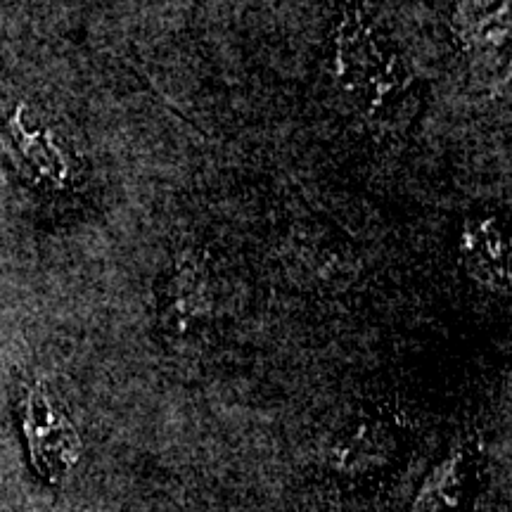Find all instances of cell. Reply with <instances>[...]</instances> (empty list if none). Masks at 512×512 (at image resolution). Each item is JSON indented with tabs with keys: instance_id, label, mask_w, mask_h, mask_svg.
<instances>
[{
	"instance_id": "obj_1",
	"label": "cell",
	"mask_w": 512,
	"mask_h": 512,
	"mask_svg": "<svg viewBox=\"0 0 512 512\" xmlns=\"http://www.w3.org/2000/svg\"><path fill=\"white\" fill-rule=\"evenodd\" d=\"M24 437H27L31 463L48 482H62L81 458V439L74 425L41 384H27L19 396Z\"/></svg>"
},
{
	"instance_id": "obj_2",
	"label": "cell",
	"mask_w": 512,
	"mask_h": 512,
	"mask_svg": "<svg viewBox=\"0 0 512 512\" xmlns=\"http://www.w3.org/2000/svg\"><path fill=\"white\" fill-rule=\"evenodd\" d=\"M472 470V456L465 446L448 451L422 479L408 512H463Z\"/></svg>"
},
{
	"instance_id": "obj_3",
	"label": "cell",
	"mask_w": 512,
	"mask_h": 512,
	"mask_svg": "<svg viewBox=\"0 0 512 512\" xmlns=\"http://www.w3.org/2000/svg\"><path fill=\"white\" fill-rule=\"evenodd\" d=\"M211 311L209 280L197 261H178L164 287V318L176 332L200 328Z\"/></svg>"
},
{
	"instance_id": "obj_4",
	"label": "cell",
	"mask_w": 512,
	"mask_h": 512,
	"mask_svg": "<svg viewBox=\"0 0 512 512\" xmlns=\"http://www.w3.org/2000/svg\"><path fill=\"white\" fill-rule=\"evenodd\" d=\"M463 254L467 268L489 287L508 283V242L496 219H479L467 223L463 233Z\"/></svg>"
},
{
	"instance_id": "obj_5",
	"label": "cell",
	"mask_w": 512,
	"mask_h": 512,
	"mask_svg": "<svg viewBox=\"0 0 512 512\" xmlns=\"http://www.w3.org/2000/svg\"><path fill=\"white\" fill-rule=\"evenodd\" d=\"M458 24L463 43L475 53H498L508 38V10L503 0H465Z\"/></svg>"
}]
</instances>
